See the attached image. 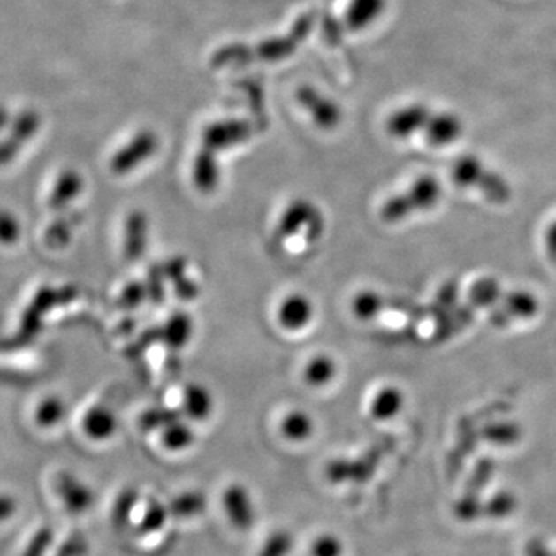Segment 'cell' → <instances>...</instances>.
I'll use <instances>...</instances> for the list:
<instances>
[{
    "label": "cell",
    "instance_id": "obj_1",
    "mask_svg": "<svg viewBox=\"0 0 556 556\" xmlns=\"http://www.w3.org/2000/svg\"><path fill=\"white\" fill-rule=\"evenodd\" d=\"M442 187L439 181L433 177L417 178L410 190L398 196H392V200L382 206L380 217L386 223H394L428 209L434 208L440 202Z\"/></svg>",
    "mask_w": 556,
    "mask_h": 556
},
{
    "label": "cell",
    "instance_id": "obj_2",
    "mask_svg": "<svg viewBox=\"0 0 556 556\" xmlns=\"http://www.w3.org/2000/svg\"><path fill=\"white\" fill-rule=\"evenodd\" d=\"M314 305L303 293H291L281 301L277 312L278 324L287 331H300L311 324Z\"/></svg>",
    "mask_w": 556,
    "mask_h": 556
},
{
    "label": "cell",
    "instance_id": "obj_3",
    "mask_svg": "<svg viewBox=\"0 0 556 556\" xmlns=\"http://www.w3.org/2000/svg\"><path fill=\"white\" fill-rule=\"evenodd\" d=\"M423 132H425V140L430 146H450L462 135L464 124L458 115L450 113V111L436 113V115L430 117Z\"/></svg>",
    "mask_w": 556,
    "mask_h": 556
},
{
    "label": "cell",
    "instance_id": "obj_4",
    "mask_svg": "<svg viewBox=\"0 0 556 556\" xmlns=\"http://www.w3.org/2000/svg\"><path fill=\"white\" fill-rule=\"evenodd\" d=\"M225 508H226L229 521L232 522L233 527L237 529H249L255 521V512H254V504H252L249 491H246L245 487L241 485H232L226 490L225 493Z\"/></svg>",
    "mask_w": 556,
    "mask_h": 556
},
{
    "label": "cell",
    "instance_id": "obj_5",
    "mask_svg": "<svg viewBox=\"0 0 556 556\" xmlns=\"http://www.w3.org/2000/svg\"><path fill=\"white\" fill-rule=\"evenodd\" d=\"M320 218L317 208L312 202H306L303 198L293 200L287 206L285 214L281 215L280 223L277 233L281 239L291 237L295 232H299L301 227L311 226L314 221Z\"/></svg>",
    "mask_w": 556,
    "mask_h": 556
},
{
    "label": "cell",
    "instance_id": "obj_6",
    "mask_svg": "<svg viewBox=\"0 0 556 556\" xmlns=\"http://www.w3.org/2000/svg\"><path fill=\"white\" fill-rule=\"evenodd\" d=\"M430 117H431V113L428 110V107L423 104L405 107L402 110L392 115L390 123H388V132L394 138H400V140L410 138L413 133L425 129Z\"/></svg>",
    "mask_w": 556,
    "mask_h": 556
},
{
    "label": "cell",
    "instance_id": "obj_7",
    "mask_svg": "<svg viewBox=\"0 0 556 556\" xmlns=\"http://www.w3.org/2000/svg\"><path fill=\"white\" fill-rule=\"evenodd\" d=\"M149 221L144 212L135 210L127 217L126 221V239H124V254L127 260H138L144 254L147 246Z\"/></svg>",
    "mask_w": 556,
    "mask_h": 556
},
{
    "label": "cell",
    "instance_id": "obj_8",
    "mask_svg": "<svg viewBox=\"0 0 556 556\" xmlns=\"http://www.w3.org/2000/svg\"><path fill=\"white\" fill-rule=\"evenodd\" d=\"M153 150H155V140L152 136H141L138 140L133 141L129 147H126L124 150L118 153L111 163V169L118 175H124L140 164L142 159L150 156Z\"/></svg>",
    "mask_w": 556,
    "mask_h": 556
},
{
    "label": "cell",
    "instance_id": "obj_9",
    "mask_svg": "<svg viewBox=\"0 0 556 556\" xmlns=\"http://www.w3.org/2000/svg\"><path fill=\"white\" fill-rule=\"evenodd\" d=\"M214 399L212 394L198 384H190L184 388L183 410L190 419L202 421L212 413Z\"/></svg>",
    "mask_w": 556,
    "mask_h": 556
},
{
    "label": "cell",
    "instance_id": "obj_10",
    "mask_svg": "<svg viewBox=\"0 0 556 556\" xmlns=\"http://www.w3.org/2000/svg\"><path fill=\"white\" fill-rule=\"evenodd\" d=\"M117 417L104 407H95L84 417V430L93 439H109L117 431Z\"/></svg>",
    "mask_w": 556,
    "mask_h": 556
},
{
    "label": "cell",
    "instance_id": "obj_11",
    "mask_svg": "<svg viewBox=\"0 0 556 556\" xmlns=\"http://www.w3.org/2000/svg\"><path fill=\"white\" fill-rule=\"evenodd\" d=\"M194 334V322L187 314H175L161 330V339L171 348H183Z\"/></svg>",
    "mask_w": 556,
    "mask_h": 556
},
{
    "label": "cell",
    "instance_id": "obj_12",
    "mask_svg": "<svg viewBox=\"0 0 556 556\" xmlns=\"http://www.w3.org/2000/svg\"><path fill=\"white\" fill-rule=\"evenodd\" d=\"M487 173L489 171H485V167L475 156H464L453 165V179L461 187H481Z\"/></svg>",
    "mask_w": 556,
    "mask_h": 556
},
{
    "label": "cell",
    "instance_id": "obj_13",
    "mask_svg": "<svg viewBox=\"0 0 556 556\" xmlns=\"http://www.w3.org/2000/svg\"><path fill=\"white\" fill-rule=\"evenodd\" d=\"M402 405H404L402 392L394 386H385L373 399L371 415H373L374 419L386 421V419L399 415Z\"/></svg>",
    "mask_w": 556,
    "mask_h": 556
},
{
    "label": "cell",
    "instance_id": "obj_14",
    "mask_svg": "<svg viewBox=\"0 0 556 556\" xmlns=\"http://www.w3.org/2000/svg\"><path fill=\"white\" fill-rule=\"evenodd\" d=\"M280 431L287 440L303 442V440L309 439L314 433V421L305 411H291L283 417Z\"/></svg>",
    "mask_w": 556,
    "mask_h": 556
},
{
    "label": "cell",
    "instance_id": "obj_15",
    "mask_svg": "<svg viewBox=\"0 0 556 556\" xmlns=\"http://www.w3.org/2000/svg\"><path fill=\"white\" fill-rule=\"evenodd\" d=\"M336 362L332 361L330 355L320 354L316 355L311 362H308L303 377L308 385L320 388V386L328 385L331 380L336 377Z\"/></svg>",
    "mask_w": 556,
    "mask_h": 556
},
{
    "label": "cell",
    "instance_id": "obj_16",
    "mask_svg": "<svg viewBox=\"0 0 556 556\" xmlns=\"http://www.w3.org/2000/svg\"><path fill=\"white\" fill-rule=\"evenodd\" d=\"M80 190H82V179L78 175V171H64L56 181L55 190L51 194V206L53 208L67 206L74 196L80 195Z\"/></svg>",
    "mask_w": 556,
    "mask_h": 556
},
{
    "label": "cell",
    "instance_id": "obj_17",
    "mask_svg": "<svg viewBox=\"0 0 556 556\" xmlns=\"http://www.w3.org/2000/svg\"><path fill=\"white\" fill-rule=\"evenodd\" d=\"M161 440H163V446L171 450V452H183L186 448H189L194 440H195V434L192 431V428L184 423V422L178 421L171 422V425L163 428V434H161Z\"/></svg>",
    "mask_w": 556,
    "mask_h": 556
},
{
    "label": "cell",
    "instance_id": "obj_18",
    "mask_svg": "<svg viewBox=\"0 0 556 556\" xmlns=\"http://www.w3.org/2000/svg\"><path fill=\"white\" fill-rule=\"evenodd\" d=\"M194 181L196 189L202 190L204 194H210L218 186V169L215 165V161L209 153H202L196 159L194 167Z\"/></svg>",
    "mask_w": 556,
    "mask_h": 556
},
{
    "label": "cell",
    "instance_id": "obj_19",
    "mask_svg": "<svg viewBox=\"0 0 556 556\" xmlns=\"http://www.w3.org/2000/svg\"><path fill=\"white\" fill-rule=\"evenodd\" d=\"M10 126H11V140L19 144L36 135L37 130L41 127V117L37 111L27 109V110L19 111L18 115L12 118Z\"/></svg>",
    "mask_w": 556,
    "mask_h": 556
},
{
    "label": "cell",
    "instance_id": "obj_20",
    "mask_svg": "<svg viewBox=\"0 0 556 556\" xmlns=\"http://www.w3.org/2000/svg\"><path fill=\"white\" fill-rule=\"evenodd\" d=\"M385 306V300L374 291H362L353 300V312L363 322L377 317Z\"/></svg>",
    "mask_w": 556,
    "mask_h": 556
},
{
    "label": "cell",
    "instance_id": "obj_21",
    "mask_svg": "<svg viewBox=\"0 0 556 556\" xmlns=\"http://www.w3.org/2000/svg\"><path fill=\"white\" fill-rule=\"evenodd\" d=\"M507 309H504L508 316L520 318H530L538 312V301L532 293H514L507 297Z\"/></svg>",
    "mask_w": 556,
    "mask_h": 556
},
{
    "label": "cell",
    "instance_id": "obj_22",
    "mask_svg": "<svg viewBox=\"0 0 556 556\" xmlns=\"http://www.w3.org/2000/svg\"><path fill=\"white\" fill-rule=\"evenodd\" d=\"M179 419V413L173 410H149L141 417V425L144 430H158L171 425V422Z\"/></svg>",
    "mask_w": 556,
    "mask_h": 556
},
{
    "label": "cell",
    "instance_id": "obj_23",
    "mask_svg": "<svg viewBox=\"0 0 556 556\" xmlns=\"http://www.w3.org/2000/svg\"><path fill=\"white\" fill-rule=\"evenodd\" d=\"M342 551V543L332 535H320L311 545L312 556H340Z\"/></svg>",
    "mask_w": 556,
    "mask_h": 556
},
{
    "label": "cell",
    "instance_id": "obj_24",
    "mask_svg": "<svg viewBox=\"0 0 556 556\" xmlns=\"http://www.w3.org/2000/svg\"><path fill=\"white\" fill-rule=\"evenodd\" d=\"M499 295V285L496 280H483L471 289V299L477 305H489Z\"/></svg>",
    "mask_w": 556,
    "mask_h": 556
},
{
    "label": "cell",
    "instance_id": "obj_25",
    "mask_svg": "<svg viewBox=\"0 0 556 556\" xmlns=\"http://www.w3.org/2000/svg\"><path fill=\"white\" fill-rule=\"evenodd\" d=\"M147 291L146 286L142 283H130L129 286L126 287L121 295V301L126 308H133V306L140 305L142 300L146 299Z\"/></svg>",
    "mask_w": 556,
    "mask_h": 556
},
{
    "label": "cell",
    "instance_id": "obj_26",
    "mask_svg": "<svg viewBox=\"0 0 556 556\" xmlns=\"http://www.w3.org/2000/svg\"><path fill=\"white\" fill-rule=\"evenodd\" d=\"M62 413H64V408L61 402L56 399H50L49 402L43 405L42 416L49 423H55L61 417Z\"/></svg>",
    "mask_w": 556,
    "mask_h": 556
},
{
    "label": "cell",
    "instance_id": "obj_27",
    "mask_svg": "<svg viewBox=\"0 0 556 556\" xmlns=\"http://www.w3.org/2000/svg\"><path fill=\"white\" fill-rule=\"evenodd\" d=\"M19 150V144L16 141L10 140L0 141V164H5L8 161H11Z\"/></svg>",
    "mask_w": 556,
    "mask_h": 556
},
{
    "label": "cell",
    "instance_id": "obj_28",
    "mask_svg": "<svg viewBox=\"0 0 556 556\" xmlns=\"http://www.w3.org/2000/svg\"><path fill=\"white\" fill-rule=\"evenodd\" d=\"M184 270H186V263H184V260L177 258V260H171V262L165 264L164 274L169 277V278H171V280L178 281L181 278V277H183Z\"/></svg>",
    "mask_w": 556,
    "mask_h": 556
},
{
    "label": "cell",
    "instance_id": "obj_29",
    "mask_svg": "<svg viewBox=\"0 0 556 556\" xmlns=\"http://www.w3.org/2000/svg\"><path fill=\"white\" fill-rule=\"evenodd\" d=\"M547 251L551 258H553V262H556V223L551 227L547 235Z\"/></svg>",
    "mask_w": 556,
    "mask_h": 556
},
{
    "label": "cell",
    "instance_id": "obj_30",
    "mask_svg": "<svg viewBox=\"0 0 556 556\" xmlns=\"http://www.w3.org/2000/svg\"><path fill=\"white\" fill-rule=\"evenodd\" d=\"M10 124H11V117L8 113V109L5 105H0V132L5 130Z\"/></svg>",
    "mask_w": 556,
    "mask_h": 556
}]
</instances>
